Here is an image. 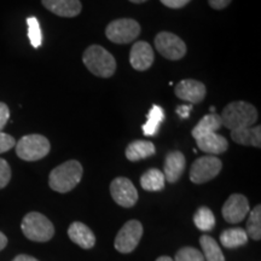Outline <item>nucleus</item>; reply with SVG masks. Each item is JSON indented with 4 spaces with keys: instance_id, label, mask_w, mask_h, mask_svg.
<instances>
[{
    "instance_id": "nucleus-1",
    "label": "nucleus",
    "mask_w": 261,
    "mask_h": 261,
    "mask_svg": "<svg viewBox=\"0 0 261 261\" xmlns=\"http://www.w3.org/2000/svg\"><path fill=\"white\" fill-rule=\"evenodd\" d=\"M83 166L76 160H70L55 169H52L48 177V184L52 190L65 194L79 184L83 178Z\"/></svg>"
},
{
    "instance_id": "nucleus-2",
    "label": "nucleus",
    "mask_w": 261,
    "mask_h": 261,
    "mask_svg": "<svg viewBox=\"0 0 261 261\" xmlns=\"http://www.w3.org/2000/svg\"><path fill=\"white\" fill-rule=\"evenodd\" d=\"M220 117L223 126L230 130H236L252 127L257 120V112L250 103L240 100L227 104Z\"/></svg>"
},
{
    "instance_id": "nucleus-3",
    "label": "nucleus",
    "mask_w": 261,
    "mask_h": 261,
    "mask_svg": "<svg viewBox=\"0 0 261 261\" xmlns=\"http://www.w3.org/2000/svg\"><path fill=\"white\" fill-rule=\"evenodd\" d=\"M83 61L87 69L96 76L110 77L116 70L115 58L99 45H91L87 47L84 52Z\"/></svg>"
},
{
    "instance_id": "nucleus-4",
    "label": "nucleus",
    "mask_w": 261,
    "mask_h": 261,
    "mask_svg": "<svg viewBox=\"0 0 261 261\" xmlns=\"http://www.w3.org/2000/svg\"><path fill=\"white\" fill-rule=\"evenodd\" d=\"M21 228L24 236L34 242H47L55 234L54 224L38 212H31L25 215Z\"/></svg>"
},
{
    "instance_id": "nucleus-5",
    "label": "nucleus",
    "mask_w": 261,
    "mask_h": 261,
    "mask_svg": "<svg viewBox=\"0 0 261 261\" xmlns=\"http://www.w3.org/2000/svg\"><path fill=\"white\" fill-rule=\"evenodd\" d=\"M51 145L46 137L28 135L22 137L16 144V154L24 161H38L50 152Z\"/></svg>"
},
{
    "instance_id": "nucleus-6",
    "label": "nucleus",
    "mask_w": 261,
    "mask_h": 261,
    "mask_svg": "<svg viewBox=\"0 0 261 261\" xmlns=\"http://www.w3.org/2000/svg\"><path fill=\"white\" fill-rule=\"evenodd\" d=\"M140 34V25L136 19L120 18L110 22L106 29V35L115 44H128Z\"/></svg>"
},
{
    "instance_id": "nucleus-7",
    "label": "nucleus",
    "mask_w": 261,
    "mask_h": 261,
    "mask_svg": "<svg viewBox=\"0 0 261 261\" xmlns=\"http://www.w3.org/2000/svg\"><path fill=\"white\" fill-rule=\"evenodd\" d=\"M156 50L163 57L171 61L181 60L187 54V45L178 35L169 32H161L155 38Z\"/></svg>"
},
{
    "instance_id": "nucleus-8",
    "label": "nucleus",
    "mask_w": 261,
    "mask_h": 261,
    "mask_svg": "<svg viewBox=\"0 0 261 261\" xmlns=\"http://www.w3.org/2000/svg\"><path fill=\"white\" fill-rule=\"evenodd\" d=\"M143 236V225L138 220H129L120 228L115 238L117 252L128 254L136 249Z\"/></svg>"
},
{
    "instance_id": "nucleus-9",
    "label": "nucleus",
    "mask_w": 261,
    "mask_h": 261,
    "mask_svg": "<svg viewBox=\"0 0 261 261\" xmlns=\"http://www.w3.org/2000/svg\"><path fill=\"white\" fill-rule=\"evenodd\" d=\"M223 163L215 156H203L192 163L190 179L195 184H203L217 177L221 171Z\"/></svg>"
},
{
    "instance_id": "nucleus-10",
    "label": "nucleus",
    "mask_w": 261,
    "mask_h": 261,
    "mask_svg": "<svg viewBox=\"0 0 261 261\" xmlns=\"http://www.w3.org/2000/svg\"><path fill=\"white\" fill-rule=\"evenodd\" d=\"M110 194L117 204L125 208L133 207L138 201V191L129 179L119 177L110 184Z\"/></svg>"
},
{
    "instance_id": "nucleus-11",
    "label": "nucleus",
    "mask_w": 261,
    "mask_h": 261,
    "mask_svg": "<svg viewBox=\"0 0 261 261\" xmlns=\"http://www.w3.org/2000/svg\"><path fill=\"white\" fill-rule=\"evenodd\" d=\"M223 217L227 223L237 224L246 219L249 213V202L246 196L233 194L227 198L223 207Z\"/></svg>"
},
{
    "instance_id": "nucleus-12",
    "label": "nucleus",
    "mask_w": 261,
    "mask_h": 261,
    "mask_svg": "<svg viewBox=\"0 0 261 261\" xmlns=\"http://www.w3.org/2000/svg\"><path fill=\"white\" fill-rule=\"evenodd\" d=\"M174 92L175 96L180 98V99L189 102L190 104H195L201 103L204 99L207 90H205V86L201 81L187 79L180 81L175 86Z\"/></svg>"
},
{
    "instance_id": "nucleus-13",
    "label": "nucleus",
    "mask_w": 261,
    "mask_h": 261,
    "mask_svg": "<svg viewBox=\"0 0 261 261\" xmlns=\"http://www.w3.org/2000/svg\"><path fill=\"white\" fill-rule=\"evenodd\" d=\"M129 63L136 70L144 71L154 63V51L146 41H138L129 52Z\"/></svg>"
},
{
    "instance_id": "nucleus-14",
    "label": "nucleus",
    "mask_w": 261,
    "mask_h": 261,
    "mask_svg": "<svg viewBox=\"0 0 261 261\" xmlns=\"http://www.w3.org/2000/svg\"><path fill=\"white\" fill-rule=\"evenodd\" d=\"M41 3L48 11L61 17H75L83 9L80 0H41Z\"/></svg>"
},
{
    "instance_id": "nucleus-15",
    "label": "nucleus",
    "mask_w": 261,
    "mask_h": 261,
    "mask_svg": "<svg viewBox=\"0 0 261 261\" xmlns=\"http://www.w3.org/2000/svg\"><path fill=\"white\" fill-rule=\"evenodd\" d=\"M187 166V160L185 156L180 151H172L166 156L165 169H163V175L168 182H175L179 180L181 174L185 171Z\"/></svg>"
},
{
    "instance_id": "nucleus-16",
    "label": "nucleus",
    "mask_w": 261,
    "mask_h": 261,
    "mask_svg": "<svg viewBox=\"0 0 261 261\" xmlns=\"http://www.w3.org/2000/svg\"><path fill=\"white\" fill-rule=\"evenodd\" d=\"M68 236L74 243L84 249H91L96 244V237L92 230L80 221H75L68 228Z\"/></svg>"
},
{
    "instance_id": "nucleus-17",
    "label": "nucleus",
    "mask_w": 261,
    "mask_h": 261,
    "mask_svg": "<svg viewBox=\"0 0 261 261\" xmlns=\"http://www.w3.org/2000/svg\"><path fill=\"white\" fill-rule=\"evenodd\" d=\"M197 146L202 151L207 152L212 155H219L225 152L228 148L227 140L223 136L218 135V133H208L196 139Z\"/></svg>"
},
{
    "instance_id": "nucleus-18",
    "label": "nucleus",
    "mask_w": 261,
    "mask_h": 261,
    "mask_svg": "<svg viewBox=\"0 0 261 261\" xmlns=\"http://www.w3.org/2000/svg\"><path fill=\"white\" fill-rule=\"evenodd\" d=\"M231 138L237 144L246 146H261V127H247L236 130H231Z\"/></svg>"
},
{
    "instance_id": "nucleus-19",
    "label": "nucleus",
    "mask_w": 261,
    "mask_h": 261,
    "mask_svg": "<svg viewBox=\"0 0 261 261\" xmlns=\"http://www.w3.org/2000/svg\"><path fill=\"white\" fill-rule=\"evenodd\" d=\"M156 152L155 145L148 140H135L127 146L126 158L129 161L136 162L139 160L150 158Z\"/></svg>"
},
{
    "instance_id": "nucleus-20",
    "label": "nucleus",
    "mask_w": 261,
    "mask_h": 261,
    "mask_svg": "<svg viewBox=\"0 0 261 261\" xmlns=\"http://www.w3.org/2000/svg\"><path fill=\"white\" fill-rule=\"evenodd\" d=\"M221 126H223V121H221L219 114L211 113L202 117L201 121H198L197 125L195 126V128L192 129L191 135L195 139H197L202 136L208 135V133L217 132Z\"/></svg>"
},
{
    "instance_id": "nucleus-21",
    "label": "nucleus",
    "mask_w": 261,
    "mask_h": 261,
    "mask_svg": "<svg viewBox=\"0 0 261 261\" xmlns=\"http://www.w3.org/2000/svg\"><path fill=\"white\" fill-rule=\"evenodd\" d=\"M165 175L160 169L151 168L140 177V185L146 191H160L165 188Z\"/></svg>"
},
{
    "instance_id": "nucleus-22",
    "label": "nucleus",
    "mask_w": 261,
    "mask_h": 261,
    "mask_svg": "<svg viewBox=\"0 0 261 261\" xmlns=\"http://www.w3.org/2000/svg\"><path fill=\"white\" fill-rule=\"evenodd\" d=\"M165 120V112L160 106H152L148 113V120L143 125V133L146 137H154L158 135L160 126Z\"/></svg>"
},
{
    "instance_id": "nucleus-23",
    "label": "nucleus",
    "mask_w": 261,
    "mask_h": 261,
    "mask_svg": "<svg viewBox=\"0 0 261 261\" xmlns=\"http://www.w3.org/2000/svg\"><path fill=\"white\" fill-rule=\"evenodd\" d=\"M220 242L225 248H237L248 242V234L243 228H228L220 234Z\"/></svg>"
},
{
    "instance_id": "nucleus-24",
    "label": "nucleus",
    "mask_w": 261,
    "mask_h": 261,
    "mask_svg": "<svg viewBox=\"0 0 261 261\" xmlns=\"http://www.w3.org/2000/svg\"><path fill=\"white\" fill-rule=\"evenodd\" d=\"M202 250H203V257L207 261H225L224 254L221 252L219 244L213 237L203 234L200 240Z\"/></svg>"
},
{
    "instance_id": "nucleus-25",
    "label": "nucleus",
    "mask_w": 261,
    "mask_h": 261,
    "mask_svg": "<svg viewBox=\"0 0 261 261\" xmlns=\"http://www.w3.org/2000/svg\"><path fill=\"white\" fill-rule=\"evenodd\" d=\"M196 227L201 231H211L215 226V217L208 207L198 208L194 215Z\"/></svg>"
},
{
    "instance_id": "nucleus-26",
    "label": "nucleus",
    "mask_w": 261,
    "mask_h": 261,
    "mask_svg": "<svg viewBox=\"0 0 261 261\" xmlns=\"http://www.w3.org/2000/svg\"><path fill=\"white\" fill-rule=\"evenodd\" d=\"M247 234L253 240L259 241L261 238V205L257 204L252 212L247 221Z\"/></svg>"
},
{
    "instance_id": "nucleus-27",
    "label": "nucleus",
    "mask_w": 261,
    "mask_h": 261,
    "mask_svg": "<svg viewBox=\"0 0 261 261\" xmlns=\"http://www.w3.org/2000/svg\"><path fill=\"white\" fill-rule=\"evenodd\" d=\"M27 24H28V38L29 40H31L32 46L38 48L42 42V34H41V29H40V24H39V21L35 17H28Z\"/></svg>"
},
{
    "instance_id": "nucleus-28",
    "label": "nucleus",
    "mask_w": 261,
    "mask_h": 261,
    "mask_svg": "<svg viewBox=\"0 0 261 261\" xmlns=\"http://www.w3.org/2000/svg\"><path fill=\"white\" fill-rule=\"evenodd\" d=\"M174 261H205L200 250L192 247H184L175 255Z\"/></svg>"
},
{
    "instance_id": "nucleus-29",
    "label": "nucleus",
    "mask_w": 261,
    "mask_h": 261,
    "mask_svg": "<svg viewBox=\"0 0 261 261\" xmlns=\"http://www.w3.org/2000/svg\"><path fill=\"white\" fill-rule=\"evenodd\" d=\"M11 179V168L5 160L0 159V189L5 188Z\"/></svg>"
},
{
    "instance_id": "nucleus-30",
    "label": "nucleus",
    "mask_w": 261,
    "mask_h": 261,
    "mask_svg": "<svg viewBox=\"0 0 261 261\" xmlns=\"http://www.w3.org/2000/svg\"><path fill=\"white\" fill-rule=\"evenodd\" d=\"M16 145V140L14 137L6 135L4 132H0V154L9 151Z\"/></svg>"
},
{
    "instance_id": "nucleus-31",
    "label": "nucleus",
    "mask_w": 261,
    "mask_h": 261,
    "mask_svg": "<svg viewBox=\"0 0 261 261\" xmlns=\"http://www.w3.org/2000/svg\"><path fill=\"white\" fill-rule=\"evenodd\" d=\"M9 117H10L9 107L6 106L5 103L0 102V132L4 129V127L9 121Z\"/></svg>"
},
{
    "instance_id": "nucleus-32",
    "label": "nucleus",
    "mask_w": 261,
    "mask_h": 261,
    "mask_svg": "<svg viewBox=\"0 0 261 261\" xmlns=\"http://www.w3.org/2000/svg\"><path fill=\"white\" fill-rule=\"evenodd\" d=\"M160 2L169 9H181L188 5L191 0H160Z\"/></svg>"
},
{
    "instance_id": "nucleus-33",
    "label": "nucleus",
    "mask_w": 261,
    "mask_h": 261,
    "mask_svg": "<svg viewBox=\"0 0 261 261\" xmlns=\"http://www.w3.org/2000/svg\"><path fill=\"white\" fill-rule=\"evenodd\" d=\"M194 104H184V106H179L177 108V114L181 119H188L190 116V112L192 110Z\"/></svg>"
},
{
    "instance_id": "nucleus-34",
    "label": "nucleus",
    "mask_w": 261,
    "mask_h": 261,
    "mask_svg": "<svg viewBox=\"0 0 261 261\" xmlns=\"http://www.w3.org/2000/svg\"><path fill=\"white\" fill-rule=\"evenodd\" d=\"M232 0H208L210 5L215 10H223L226 8V6L230 5V3Z\"/></svg>"
},
{
    "instance_id": "nucleus-35",
    "label": "nucleus",
    "mask_w": 261,
    "mask_h": 261,
    "mask_svg": "<svg viewBox=\"0 0 261 261\" xmlns=\"http://www.w3.org/2000/svg\"><path fill=\"white\" fill-rule=\"evenodd\" d=\"M12 261H39V260L35 259V257H33V256L25 255V254H21V255L16 256Z\"/></svg>"
},
{
    "instance_id": "nucleus-36",
    "label": "nucleus",
    "mask_w": 261,
    "mask_h": 261,
    "mask_svg": "<svg viewBox=\"0 0 261 261\" xmlns=\"http://www.w3.org/2000/svg\"><path fill=\"white\" fill-rule=\"evenodd\" d=\"M6 244H8V238H6L5 234L0 231V250L4 249V248L6 247Z\"/></svg>"
},
{
    "instance_id": "nucleus-37",
    "label": "nucleus",
    "mask_w": 261,
    "mask_h": 261,
    "mask_svg": "<svg viewBox=\"0 0 261 261\" xmlns=\"http://www.w3.org/2000/svg\"><path fill=\"white\" fill-rule=\"evenodd\" d=\"M156 261H174V260L171 259V257H169V256H160Z\"/></svg>"
},
{
    "instance_id": "nucleus-38",
    "label": "nucleus",
    "mask_w": 261,
    "mask_h": 261,
    "mask_svg": "<svg viewBox=\"0 0 261 261\" xmlns=\"http://www.w3.org/2000/svg\"><path fill=\"white\" fill-rule=\"evenodd\" d=\"M130 3H135V4H142V3H145L146 0H129Z\"/></svg>"
},
{
    "instance_id": "nucleus-39",
    "label": "nucleus",
    "mask_w": 261,
    "mask_h": 261,
    "mask_svg": "<svg viewBox=\"0 0 261 261\" xmlns=\"http://www.w3.org/2000/svg\"><path fill=\"white\" fill-rule=\"evenodd\" d=\"M211 112H212V113L215 112V108H214V107H211Z\"/></svg>"
}]
</instances>
